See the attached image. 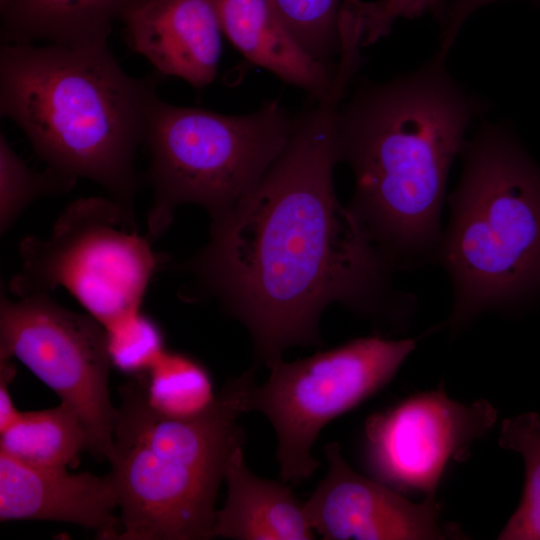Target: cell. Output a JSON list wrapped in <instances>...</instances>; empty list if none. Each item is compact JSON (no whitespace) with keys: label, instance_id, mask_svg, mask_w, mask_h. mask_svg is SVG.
Returning <instances> with one entry per match:
<instances>
[{"label":"cell","instance_id":"cell-1","mask_svg":"<svg viewBox=\"0 0 540 540\" xmlns=\"http://www.w3.org/2000/svg\"><path fill=\"white\" fill-rule=\"evenodd\" d=\"M348 80L295 117L288 143L259 182L223 217L207 244L177 270L182 296L213 298L248 330L256 361L270 368L295 346H321L319 321L338 303L360 316L397 323L413 295L334 190L337 118Z\"/></svg>","mask_w":540,"mask_h":540},{"label":"cell","instance_id":"cell-2","mask_svg":"<svg viewBox=\"0 0 540 540\" xmlns=\"http://www.w3.org/2000/svg\"><path fill=\"white\" fill-rule=\"evenodd\" d=\"M443 61L366 86L338 112V160L355 183L348 208L392 272L437 261L447 177L473 109Z\"/></svg>","mask_w":540,"mask_h":540},{"label":"cell","instance_id":"cell-3","mask_svg":"<svg viewBox=\"0 0 540 540\" xmlns=\"http://www.w3.org/2000/svg\"><path fill=\"white\" fill-rule=\"evenodd\" d=\"M159 76L127 74L108 43H3L0 111L48 169L98 183L134 223L135 156Z\"/></svg>","mask_w":540,"mask_h":540},{"label":"cell","instance_id":"cell-4","mask_svg":"<svg viewBox=\"0 0 540 540\" xmlns=\"http://www.w3.org/2000/svg\"><path fill=\"white\" fill-rule=\"evenodd\" d=\"M255 367L227 380L201 413L176 418L148 401L144 375L119 387L108 459L119 500L118 540L213 538L216 499L232 454L245 443Z\"/></svg>","mask_w":540,"mask_h":540},{"label":"cell","instance_id":"cell-5","mask_svg":"<svg viewBox=\"0 0 540 540\" xmlns=\"http://www.w3.org/2000/svg\"><path fill=\"white\" fill-rule=\"evenodd\" d=\"M461 153L463 170L448 198L450 219L436 261L452 283L454 332L540 291V167L509 133L492 126Z\"/></svg>","mask_w":540,"mask_h":540},{"label":"cell","instance_id":"cell-6","mask_svg":"<svg viewBox=\"0 0 540 540\" xmlns=\"http://www.w3.org/2000/svg\"><path fill=\"white\" fill-rule=\"evenodd\" d=\"M294 121L276 100L249 114L225 115L157 96L144 138L154 193L149 237L161 236L184 204L203 207L211 221L230 212L280 156Z\"/></svg>","mask_w":540,"mask_h":540},{"label":"cell","instance_id":"cell-7","mask_svg":"<svg viewBox=\"0 0 540 540\" xmlns=\"http://www.w3.org/2000/svg\"><path fill=\"white\" fill-rule=\"evenodd\" d=\"M10 291L22 297L63 287L104 328L140 310L149 282L164 262L112 199L69 204L49 236L26 237Z\"/></svg>","mask_w":540,"mask_h":540},{"label":"cell","instance_id":"cell-8","mask_svg":"<svg viewBox=\"0 0 540 540\" xmlns=\"http://www.w3.org/2000/svg\"><path fill=\"white\" fill-rule=\"evenodd\" d=\"M419 338L361 337L311 356L275 362L248 396V412L272 424L276 458L284 482L298 484L319 467L312 449L332 419L385 386L415 349Z\"/></svg>","mask_w":540,"mask_h":540},{"label":"cell","instance_id":"cell-9","mask_svg":"<svg viewBox=\"0 0 540 540\" xmlns=\"http://www.w3.org/2000/svg\"><path fill=\"white\" fill-rule=\"evenodd\" d=\"M0 358L18 359L79 415L87 450L109 459L117 408L108 379L112 366L104 326L66 309L47 293L0 303Z\"/></svg>","mask_w":540,"mask_h":540},{"label":"cell","instance_id":"cell-10","mask_svg":"<svg viewBox=\"0 0 540 540\" xmlns=\"http://www.w3.org/2000/svg\"><path fill=\"white\" fill-rule=\"evenodd\" d=\"M496 418L495 407L484 399L463 404L441 390L414 395L367 419L368 467L396 490L434 497L449 461H464Z\"/></svg>","mask_w":540,"mask_h":540},{"label":"cell","instance_id":"cell-11","mask_svg":"<svg viewBox=\"0 0 540 540\" xmlns=\"http://www.w3.org/2000/svg\"><path fill=\"white\" fill-rule=\"evenodd\" d=\"M328 471L305 502L315 533L326 540H434L460 536L440 521L435 497L414 503L380 480L354 471L340 445L324 448Z\"/></svg>","mask_w":540,"mask_h":540},{"label":"cell","instance_id":"cell-12","mask_svg":"<svg viewBox=\"0 0 540 540\" xmlns=\"http://www.w3.org/2000/svg\"><path fill=\"white\" fill-rule=\"evenodd\" d=\"M121 20L130 48L158 75L195 88L216 77L223 34L217 0H136Z\"/></svg>","mask_w":540,"mask_h":540},{"label":"cell","instance_id":"cell-13","mask_svg":"<svg viewBox=\"0 0 540 540\" xmlns=\"http://www.w3.org/2000/svg\"><path fill=\"white\" fill-rule=\"evenodd\" d=\"M111 474H72L39 468L0 453V520H49L93 530L96 538L118 540L122 526Z\"/></svg>","mask_w":540,"mask_h":540},{"label":"cell","instance_id":"cell-14","mask_svg":"<svg viewBox=\"0 0 540 540\" xmlns=\"http://www.w3.org/2000/svg\"><path fill=\"white\" fill-rule=\"evenodd\" d=\"M227 497L217 510L213 538L235 540H310L315 536L305 502L290 487L261 478L248 468L243 447L231 456L225 480Z\"/></svg>","mask_w":540,"mask_h":540},{"label":"cell","instance_id":"cell-15","mask_svg":"<svg viewBox=\"0 0 540 540\" xmlns=\"http://www.w3.org/2000/svg\"><path fill=\"white\" fill-rule=\"evenodd\" d=\"M217 1L223 34L247 60L314 98L327 92L335 66L310 56L292 37L268 0Z\"/></svg>","mask_w":540,"mask_h":540},{"label":"cell","instance_id":"cell-16","mask_svg":"<svg viewBox=\"0 0 540 540\" xmlns=\"http://www.w3.org/2000/svg\"><path fill=\"white\" fill-rule=\"evenodd\" d=\"M136 0H11L1 11L3 43H108L113 23Z\"/></svg>","mask_w":540,"mask_h":540},{"label":"cell","instance_id":"cell-17","mask_svg":"<svg viewBox=\"0 0 540 540\" xmlns=\"http://www.w3.org/2000/svg\"><path fill=\"white\" fill-rule=\"evenodd\" d=\"M87 437L78 413L67 403L19 417L0 432V453L32 467L67 468L81 451Z\"/></svg>","mask_w":540,"mask_h":540},{"label":"cell","instance_id":"cell-18","mask_svg":"<svg viewBox=\"0 0 540 540\" xmlns=\"http://www.w3.org/2000/svg\"><path fill=\"white\" fill-rule=\"evenodd\" d=\"M149 403L159 412L176 418L195 416L214 400L212 380L196 360L165 351L143 374Z\"/></svg>","mask_w":540,"mask_h":540},{"label":"cell","instance_id":"cell-19","mask_svg":"<svg viewBox=\"0 0 540 540\" xmlns=\"http://www.w3.org/2000/svg\"><path fill=\"white\" fill-rule=\"evenodd\" d=\"M499 445L519 453L525 466V485L518 508L497 539L540 540V416L526 412L502 422Z\"/></svg>","mask_w":540,"mask_h":540},{"label":"cell","instance_id":"cell-20","mask_svg":"<svg viewBox=\"0 0 540 540\" xmlns=\"http://www.w3.org/2000/svg\"><path fill=\"white\" fill-rule=\"evenodd\" d=\"M296 42L313 58L330 66L340 53L342 0H268Z\"/></svg>","mask_w":540,"mask_h":540},{"label":"cell","instance_id":"cell-21","mask_svg":"<svg viewBox=\"0 0 540 540\" xmlns=\"http://www.w3.org/2000/svg\"><path fill=\"white\" fill-rule=\"evenodd\" d=\"M76 180L50 169L37 173L16 154L0 134V230L5 232L36 198L67 191Z\"/></svg>","mask_w":540,"mask_h":540},{"label":"cell","instance_id":"cell-22","mask_svg":"<svg viewBox=\"0 0 540 540\" xmlns=\"http://www.w3.org/2000/svg\"><path fill=\"white\" fill-rule=\"evenodd\" d=\"M105 329L111 364L131 376L147 373L166 351L160 329L140 310Z\"/></svg>","mask_w":540,"mask_h":540},{"label":"cell","instance_id":"cell-23","mask_svg":"<svg viewBox=\"0 0 540 540\" xmlns=\"http://www.w3.org/2000/svg\"><path fill=\"white\" fill-rule=\"evenodd\" d=\"M343 5L359 24L362 47L387 35L399 18H415L427 10L439 11L436 0H344Z\"/></svg>","mask_w":540,"mask_h":540},{"label":"cell","instance_id":"cell-24","mask_svg":"<svg viewBox=\"0 0 540 540\" xmlns=\"http://www.w3.org/2000/svg\"><path fill=\"white\" fill-rule=\"evenodd\" d=\"M498 0H451L439 11L442 23L440 53L446 55L459 30L469 16L476 10Z\"/></svg>","mask_w":540,"mask_h":540},{"label":"cell","instance_id":"cell-25","mask_svg":"<svg viewBox=\"0 0 540 540\" xmlns=\"http://www.w3.org/2000/svg\"><path fill=\"white\" fill-rule=\"evenodd\" d=\"M12 360L0 358V432L9 427L21 413L16 409L8 388L16 373Z\"/></svg>","mask_w":540,"mask_h":540},{"label":"cell","instance_id":"cell-26","mask_svg":"<svg viewBox=\"0 0 540 540\" xmlns=\"http://www.w3.org/2000/svg\"><path fill=\"white\" fill-rule=\"evenodd\" d=\"M11 0H0V11H3L6 9V7L9 5Z\"/></svg>","mask_w":540,"mask_h":540},{"label":"cell","instance_id":"cell-27","mask_svg":"<svg viewBox=\"0 0 540 540\" xmlns=\"http://www.w3.org/2000/svg\"><path fill=\"white\" fill-rule=\"evenodd\" d=\"M439 4L440 7H442V5L444 4V1L443 0H436Z\"/></svg>","mask_w":540,"mask_h":540}]
</instances>
